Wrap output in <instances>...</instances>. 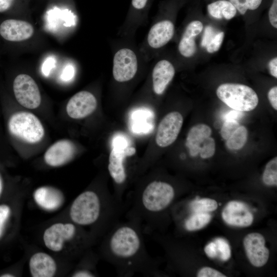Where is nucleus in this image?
<instances>
[{
    "instance_id": "obj_27",
    "label": "nucleus",
    "mask_w": 277,
    "mask_h": 277,
    "mask_svg": "<svg viewBox=\"0 0 277 277\" xmlns=\"http://www.w3.org/2000/svg\"><path fill=\"white\" fill-rule=\"evenodd\" d=\"M262 180L267 186L277 185V157L269 161L266 164L263 173Z\"/></svg>"
},
{
    "instance_id": "obj_40",
    "label": "nucleus",
    "mask_w": 277,
    "mask_h": 277,
    "mask_svg": "<svg viewBox=\"0 0 277 277\" xmlns=\"http://www.w3.org/2000/svg\"><path fill=\"white\" fill-rule=\"evenodd\" d=\"M73 73V67L71 66H68L64 70L61 77L63 80L68 81L72 78Z\"/></svg>"
},
{
    "instance_id": "obj_11",
    "label": "nucleus",
    "mask_w": 277,
    "mask_h": 277,
    "mask_svg": "<svg viewBox=\"0 0 277 277\" xmlns=\"http://www.w3.org/2000/svg\"><path fill=\"white\" fill-rule=\"evenodd\" d=\"M246 256L252 265L255 267L264 266L269 258V250L265 246V239L258 232L247 234L243 239Z\"/></svg>"
},
{
    "instance_id": "obj_37",
    "label": "nucleus",
    "mask_w": 277,
    "mask_h": 277,
    "mask_svg": "<svg viewBox=\"0 0 277 277\" xmlns=\"http://www.w3.org/2000/svg\"><path fill=\"white\" fill-rule=\"evenodd\" d=\"M204 251L209 258H215L218 253L215 242H211L207 244L204 248Z\"/></svg>"
},
{
    "instance_id": "obj_21",
    "label": "nucleus",
    "mask_w": 277,
    "mask_h": 277,
    "mask_svg": "<svg viewBox=\"0 0 277 277\" xmlns=\"http://www.w3.org/2000/svg\"><path fill=\"white\" fill-rule=\"evenodd\" d=\"M211 133L210 127L205 124H199L189 130L185 145L190 156L198 155L200 146L207 137L210 136Z\"/></svg>"
},
{
    "instance_id": "obj_10",
    "label": "nucleus",
    "mask_w": 277,
    "mask_h": 277,
    "mask_svg": "<svg viewBox=\"0 0 277 277\" xmlns=\"http://www.w3.org/2000/svg\"><path fill=\"white\" fill-rule=\"evenodd\" d=\"M137 70V59L134 52L128 48L117 51L113 57V76L118 82L131 80Z\"/></svg>"
},
{
    "instance_id": "obj_6",
    "label": "nucleus",
    "mask_w": 277,
    "mask_h": 277,
    "mask_svg": "<svg viewBox=\"0 0 277 277\" xmlns=\"http://www.w3.org/2000/svg\"><path fill=\"white\" fill-rule=\"evenodd\" d=\"M219 98L231 108L239 111H250L259 103L256 92L250 87L240 84L225 83L216 89Z\"/></svg>"
},
{
    "instance_id": "obj_31",
    "label": "nucleus",
    "mask_w": 277,
    "mask_h": 277,
    "mask_svg": "<svg viewBox=\"0 0 277 277\" xmlns=\"http://www.w3.org/2000/svg\"><path fill=\"white\" fill-rule=\"evenodd\" d=\"M214 242L221 260L223 261H228L231 257V249L229 243L223 238H217Z\"/></svg>"
},
{
    "instance_id": "obj_15",
    "label": "nucleus",
    "mask_w": 277,
    "mask_h": 277,
    "mask_svg": "<svg viewBox=\"0 0 277 277\" xmlns=\"http://www.w3.org/2000/svg\"><path fill=\"white\" fill-rule=\"evenodd\" d=\"M33 198L37 206L49 212L59 209L65 201L63 193L60 189L50 186L36 188L33 192Z\"/></svg>"
},
{
    "instance_id": "obj_12",
    "label": "nucleus",
    "mask_w": 277,
    "mask_h": 277,
    "mask_svg": "<svg viewBox=\"0 0 277 277\" xmlns=\"http://www.w3.org/2000/svg\"><path fill=\"white\" fill-rule=\"evenodd\" d=\"M96 107L97 100L94 95L90 92L81 91L69 100L66 111L71 118L82 119L91 114Z\"/></svg>"
},
{
    "instance_id": "obj_29",
    "label": "nucleus",
    "mask_w": 277,
    "mask_h": 277,
    "mask_svg": "<svg viewBox=\"0 0 277 277\" xmlns=\"http://www.w3.org/2000/svg\"><path fill=\"white\" fill-rule=\"evenodd\" d=\"M263 0H229L239 12L243 15L248 10H254L261 5Z\"/></svg>"
},
{
    "instance_id": "obj_41",
    "label": "nucleus",
    "mask_w": 277,
    "mask_h": 277,
    "mask_svg": "<svg viewBox=\"0 0 277 277\" xmlns=\"http://www.w3.org/2000/svg\"><path fill=\"white\" fill-rule=\"evenodd\" d=\"M270 74L275 78L277 77V57L272 59L268 64Z\"/></svg>"
},
{
    "instance_id": "obj_45",
    "label": "nucleus",
    "mask_w": 277,
    "mask_h": 277,
    "mask_svg": "<svg viewBox=\"0 0 277 277\" xmlns=\"http://www.w3.org/2000/svg\"><path fill=\"white\" fill-rule=\"evenodd\" d=\"M1 277H13L15 276L14 274L10 272H4L0 275Z\"/></svg>"
},
{
    "instance_id": "obj_9",
    "label": "nucleus",
    "mask_w": 277,
    "mask_h": 277,
    "mask_svg": "<svg viewBox=\"0 0 277 277\" xmlns=\"http://www.w3.org/2000/svg\"><path fill=\"white\" fill-rule=\"evenodd\" d=\"M183 123V117L177 111L166 114L160 122L155 136L156 144L160 147L171 145L177 138Z\"/></svg>"
},
{
    "instance_id": "obj_20",
    "label": "nucleus",
    "mask_w": 277,
    "mask_h": 277,
    "mask_svg": "<svg viewBox=\"0 0 277 277\" xmlns=\"http://www.w3.org/2000/svg\"><path fill=\"white\" fill-rule=\"evenodd\" d=\"M203 26L199 21H194L187 26L179 44L180 53L184 57L193 56L196 51L194 37L202 31Z\"/></svg>"
},
{
    "instance_id": "obj_19",
    "label": "nucleus",
    "mask_w": 277,
    "mask_h": 277,
    "mask_svg": "<svg viewBox=\"0 0 277 277\" xmlns=\"http://www.w3.org/2000/svg\"><path fill=\"white\" fill-rule=\"evenodd\" d=\"M174 32L173 23L164 20L154 24L147 36L148 44L152 48H159L165 45L172 38Z\"/></svg>"
},
{
    "instance_id": "obj_32",
    "label": "nucleus",
    "mask_w": 277,
    "mask_h": 277,
    "mask_svg": "<svg viewBox=\"0 0 277 277\" xmlns=\"http://www.w3.org/2000/svg\"><path fill=\"white\" fill-rule=\"evenodd\" d=\"M240 125V124L235 120H228L226 121L221 130L223 138L225 141L227 140Z\"/></svg>"
},
{
    "instance_id": "obj_34",
    "label": "nucleus",
    "mask_w": 277,
    "mask_h": 277,
    "mask_svg": "<svg viewBox=\"0 0 277 277\" xmlns=\"http://www.w3.org/2000/svg\"><path fill=\"white\" fill-rule=\"evenodd\" d=\"M197 277H225L226 275L219 270L210 267H204L197 273Z\"/></svg>"
},
{
    "instance_id": "obj_30",
    "label": "nucleus",
    "mask_w": 277,
    "mask_h": 277,
    "mask_svg": "<svg viewBox=\"0 0 277 277\" xmlns=\"http://www.w3.org/2000/svg\"><path fill=\"white\" fill-rule=\"evenodd\" d=\"M215 151L214 140L209 136L203 143L199 149L200 156L202 159H208L212 157Z\"/></svg>"
},
{
    "instance_id": "obj_43",
    "label": "nucleus",
    "mask_w": 277,
    "mask_h": 277,
    "mask_svg": "<svg viewBox=\"0 0 277 277\" xmlns=\"http://www.w3.org/2000/svg\"><path fill=\"white\" fill-rule=\"evenodd\" d=\"M147 1L148 0H132V4L135 9H141L145 6Z\"/></svg>"
},
{
    "instance_id": "obj_22",
    "label": "nucleus",
    "mask_w": 277,
    "mask_h": 277,
    "mask_svg": "<svg viewBox=\"0 0 277 277\" xmlns=\"http://www.w3.org/2000/svg\"><path fill=\"white\" fill-rule=\"evenodd\" d=\"M207 10L211 16L218 19H230L237 12L235 7L227 0H218L208 4Z\"/></svg>"
},
{
    "instance_id": "obj_24",
    "label": "nucleus",
    "mask_w": 277,
    "mask_h": 277,
    "mask_svg": "<svg viewBox=\"0 0 277 277\" xmlns=\"http://www.w3.org/2000/svg\"><path fill=\"white\" fill-rule=\"evenodd\" d=\"M211 217L208 213H195L186 220L184 227L190 231L201 229L210 223Z\"/></svg>"
},
{
    "instance_id": "obj_14",
    "label": "nucleus",
    "mask_w": 277,
    "mask_h": 277,
    "mask_svg": "<svg viewBox=\"0 0 277 277\" xmlns=\"http://www.w3.org/2000/svg\"><path fill=\"white\" fill-rule=\"evenodd\" d=\"M76 148L69 140H59L52 144L45 152L44 159L46 164L51 167L63 166L72 160Z\"/></svg>"
},
{
    "instance_id": "obj_25",
    "label": "nucleus",
    "mask_w": 277,
    "mask_h": 277,
    "mask_svg": "<svg viewBox=\"0 0 277 277\" xmlns=\"http://www.w3.org/2000/svg\"><path fill=\"white\" fill-rule=\"evenodd\" d=\"M13 216V209L7 203H0V242L6 235Z\"/></svg>"
},
{
    "instance_id": "obj_28",
    "label": "nucleus",
    "mask_w": 277,
    "mask_h": 277,
    "mask_svg": "<svg viewBox=\"0 0 277 277\" xmlns=\"http://www.w3.org/2000/svg\"><path fill=\"white\" fill-rule=\"evenodd\" d=\"M97 258L94 256L91 260L83 261V264L72 274L73 277H94L97 276L94 267Z\"/></svg>"
},
{
    "instance_id": "obj_3",
    "label": "nucleus",
    "mask_w": 277,
    "mask_h": 277,
    "mask_svg": "<svg viewBox=\"0 0 277 277\" xmlns=\"http://www.w3.org/2000/svg\"><path fill=\"white\" fill-rule=\"evenodd\" d=\"M176 197L174 187L170 183L153 179L137 188L126 204V219L139 222L144 230L151 232L160 226L161 215Z\"/></svg>"
},
{
    "instance_id": "obj_18",
    "label": "nucleus",
    "mask_w": 277,
    "mask_h": 277,
    "mask_svg": "<svg viewBox=\"0 0 277 277\" xmlns=\"http://www.w3.org/2000/svg\"><path fill=\"white\" fill-rule=\"evenodd\" d=\"M175 69L168 61L163 60L154 66L152 71L153 89L155 93L161 95L173 79Z\"/></svg>"
},
{
    "instance_id": "obj_13",
    "label": "nucleus",
    "mask_w": 277,
    "mask_h": 277,
    "mask_svg": "<svg viewBox=\"0 0 277 277\" xmlns=\"http://www.w3.org/2000/svg\"><path fill=\"white\" fill-rule=\"evenodd\" d=\"M222 217L228 225L239 227L250 226L253 222V215L243 202L232 201L228 202L222 212Z\"/></svg>"
},
{
    "instance_id": "obj_35",
    "label": "nucleus",
    "mask_w": 277,
    "mask_h": 277,
    "mask_svg": "<svg viewBox=\"0 0 277 277\" xmlns=\"http://www.w3.org/2000/svg\"><path fill=\"white\" fill-rule=\"evenodd\" d=\"M269 19L272 26L277 28V0H273L268 12Z\"/></svg>"
},
{
    "instance_id": "obj_42",
    "label": "nucleus",
    "mask_w": 277,
    "mask_h": 277,
    "mask_svg": "<svg viewBox=\"0 0 277 277\" xmlns=\"http://www.w3.org/2000/svg\"><path fill=\"white\" fill-rule=\"evenodd\" d=\"M14 0H0V13L7 11L12 6Z\"/></svg>"
},
{
    "instance_id": "obj_23",
    "label": "nucleus",
    "mask_w": 277,
    "mask_h": 277,
    "mask_svg": "<svg viewBox=\"0 0 277 277\" xmlns=\"http://www.w3.org/2000/svg\"><path fill=\"white\" fill-rule=\"evenodd\" d=\"M247 137L248 131L247 128L244 126L240 125L230 136L226 140V145L229 149L239 150L245 145Z\"/></svg>"
},
{
    "instance_id": "obj_39",
    "label": "nucleus",
    "mask_w": 277,
    "mask_h": 277,
    "mask_svg": "<svg viewBox=\"0 0 277 277\" xmlns=\"http://www.w3.org/2000/svg\"><path fill=\"white\" fill-rule=\"evenodd\" d=\"M55 60L52 58L47 59L43 65V73L46 76H48L51 69L54 66Z\"/></svg>"
},
{
    "instance_id": "obj_5",
    "label": "nucleus",
    "mask_w": 277,
    "mask_h": 277,
    "mask_svg": "<svg viewBox=\"0 0 277 277\" xmlns=\"http://www.w3.org/2000/svg\"><path fill=\"white\" fill-rule=\"evenodd\" d=\"M135 148L128 146L124 137L117 136L113 138L112 149L109 156L108 170L116 186L114 195L121 202H124V185L128 179L125 160L126 157L135 154Z\"/></svg>"
},
{
    "instance_id": "obj_8",
    "label": "nucleus",
    "mask_w": 277,
    "mask_h": 277,
    "mask_svg": "<svg viewBox=\"0 0 277 277\" xmlns=\"http://www.w3.org/2000/svg\"><path fill=\"white\" fill-rule=\"evenodd\" d=\"M13 89L17 101L23 107L33 109L40 105L41 95L39 88L29 75H18L14 80Z\"/></svg>"
},
{
    "instance_id": "obj_44",
    "label": "nucleus",
    "mask_w": 277,
    "mask_h": 277,
    "mask_svg": "<svg viewBox=\"0 0 277 277\" xmlns=\"http://www.w3.org/2000/svg\"><path fill=\"white\" fill-rule=\"evenodd\" d=\"M4 190V185L3 179L2 176L1 174L0 173V201L3 197Z\"/></svg>"
},
{
    "instance_id": "obj_26",
    "label": "nucleus",
    "mask_w": 277,
    "mask_h": 277,
    "mask_svg": "<svg viewBox=\"0 0 277 277\" xmlns=\"http://www.w3.org/2000/svg\"><path fill=\"white\" fill-rule=\"evenodd\" d=\"M218 207L217 202L213 199L203 198L192 201L190 208L195 213H208L215 211Z\"/></svg>"
},
{
    "instance_id": "obj_4",
    "label": "nucleus",
    "mask_w": 277,
    "mask_h": 277,
    "mask_svg": "<svg viewBox=\"0 0 277 277\" xmlns=\"http://www.w3.org/2000/svg\"><path fill=\"white\" fill-rule=\"evenodd\" d=\"M95 238L71 221L54 223L46 228L43 234L45 246L54 252H61L68 244L84 252Z\"/></svg>"
},
{
    "instance_id": "obj_7",
    "label": "nucleus",
    "mask_w": 277,
    "mask_h": 277,
    "mask_svg": "<svg viewBox=\"0 0 277 277\" xmlns=\"http://www.w3.org/2000/svg\"><path fill=\"white\" fill-rule=\"evenodd\" d=\"M8 127L13 136L29 144L41 142L45 134L39 120L29 112L19 111L12 114L9 120Z\"/></svg>"
},
{
    "instance_id": "obj_16",
    "label": "nucleus",
    "mask_w": 277,
    "mask_h": 277,
    "mask_svg": "<svg viewBox=\"0 0 277 277\" xmlns=\"http://www.w3.org/2000/svg\"><path fill=\"white\" fill-rule=\"evenodd\" d=\"M34 28L29 23L14 19H6L0 25V34L6 40L21 42L30 38Z\"/></svg>"
},
{
    "instance_id": "obj_17",
    "label": "nucleus",
    "mask_w": 277,
    "mask_h": 277,
    "mask_svg": "<svg viewBox=\"0 0 277 277\" xmlns=\"http://www.w3.org/2000/svg\"><path fill=\"white\" fill-rule=\"evenodd\" d=\"M28 266L30 274L33 277H52L57 270L54 259L42 251L36 252L30 256Z\"/></svg>"
},
{
    "instance_id": "obj_36",
    "label": "nucleus",
    "mask_w": 277,
    "mask_h": 277,
    "mask_svg": "<svg viewBox=\"0 0 277 277\" xmlns=\"http://www.w3.org/2000/svg\"><path fill=\"white\" fill-rule=\"evenodd\" d=\"M214 29L211 26H207L205 29L204 35L201 42L203 47H205L215 35Z\"/></svg>"
},
{
    "instance_id": "obj_2",
    "label": "nucleus",
    "mask_w": 277,
    "mask_h": 277,
    "mask_svg": "<svg viewBox=\"0 0 277 277\" xmlns=\"http://www.w3.org/2000/svg\"><path fill=\"white\" fill-rule=\"evenodd\" d=\"M126 204L106 190L87 189L72 201L68 210L71 222L90 227L95 237L103 236L125 213Z\"/></svg>"
},
{
    "instance_id": "obj_33",
    "label": "nucleus",
    "mask_w": 277,
    "mask_h": 277,
    "mask_svg": "<svg viewBox=\"0 0 277 277\" xmlns=\"http://www.w3.org/2000/svg\"><path fill=\"white\" fill-rule=\"evenodd\" d=\"M224 37V32H220L215 34L206 46L207 51L210 53L218 51L221 46Z\"/></svg>"
},
{
    "instance_id": "obj_1",
    "label": "nucleus",
    "mask_w": 277,
    "mask_h": 277,
    "mask_svg": "<svg viewBox=\"0 0 277 277\" xmlns=\"http://www.w3.org/2000/svg\"><path fill=\"white\" fill-rule=\"evenodd\" d=\"M126 219L118 221L103 236L101 256L113 266L119 276L155 275L157 263L146 248L142 224Z\"/></svg>"
},
{
    "instance_id": "obj_38",
    "label": "nucleus",
    "mask_w": 277,
    "mask_h": 277,
    "mask_svg": "<svg viewBox=\"0 0 277 277\" xmlns=\"http://www.w3.org/2000/svg\"><path fill=\"white\" fill-rule=\"evenodd\" d=\"M268 98L272 107L277 110V87L271 88L268 93Z\"/></svg>"
}]
</instances>
